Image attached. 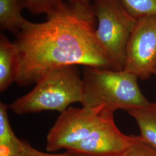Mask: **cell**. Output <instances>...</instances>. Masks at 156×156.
<instances>
[{"label":"cell","mask_w":156,"mask_h":156,"mask_svg":"<svg viewBox=\"0 0 156 156\" xmlns=\"http://www.w3.org/2000/svg\"><path fill=\"white\" fill-rule=\"evenodd\" d=\"M97 19L91 8L64 3L46 20H28L13 42L17 53L15 82L36 83L50 71L82 65L110 69L106 54L95 37Z\"/></svg>","instance_id":"6da1fadb"},{"label":"cell","mask_w":156,"mask_h":156,"mask_svg":"<svg viewBox=\"0 0 156 156\" xmlns=\"http://www.w3.org/2000/svg\"><path fill=\"white\" fill-rule=\"evenodd\" d=\"M82 78L83 107L127 112L151 104L140 89L138 77L124 69L85 66Z\"/></svg>","instance_id":"7a4b0ae2"},{"label":"cell","mask_w":156,"mask_h":156,"mask_svg":"<svg viewBox=\"0 0 156 156\" xmlns=\"http://www.w3.org/2000/svg\"><path fill=\"white\" fill-rule=\"evenodd\" d=\"M35 84L31 91L9 105L13 113L26 115L44 111L62 113L71 104L82 101L83 81L77 66L54 69Z\"/></svg>","instance_id":"3957f363"},{"label":"cell","mask_w":156,"mask_h":156,"mask_svg":"<svg viewBox=\"0 0 156 156\" xmlns=\"http://www.w3.org/2000/svg\"><path fill=\"white\" fill-rule=\"evenodd\" d=\"M97 19L95 37L104 50L110 69L124 70L127 45L137 19L120 0H91Z\"/></svg>","instance_id":"277c9868"},{"label":"cell","mask_w":156,"mask_h":156,"mask_svg":"<svg viewBox=\"0 0 156 156\" xmlns=\"http://www.w3.org/2000/svg\"><path fill=\"white\" fill-rule=\"evenodd\" d=\"M108 109L68 108L62 112L47 135L46 150H67L86 138Z\"/></svg>","instance_id":"5b68a950"},{"label":"cell","mask_w":156,"mask_h":156,"mask_svg":"<svg viewBox=\"0 0 156 156\" xmlns=\"http://www.w3.org/2000/svg\"><path fill=\"white\" fill-rule=\"evenodd\" d=\"M156 67V15L137 19L128 40L124 69L142 80L154 75Z\"/></svg>","instance_id":"8992f818"},{"label":"cell","mask_w":156,"mask_h":156,"mask_svg":"<svg viewBox=\"0 0 156 156\" xmlns=\"http://www.w3.org/2000/svg\"><path fill=\"white\" fill-rule=\"evenodd\" d=\"M114 112L106 109L91 134L67 151L86 156H121L138 136L122 133L115 123Z\"/></svg>","instance_id":"52a82bcc"},{"label":"cell","mask_w":156,"mask_h":156,"mask_svg":"<svg viewBox=\"0 0 156 156\" xmlns=\"http://www.w3.org/2000/svg\"><path fill=\"white\" fill-rule=\"evenodd\" d=\"M17 53L15 45L4 34H0V91L3 92L15 82Z\"/></svg>","instance_id":"ba28073f"},{"label":"cell","mask_w":156,"mask_h":156,"mask_svg":"<svg viewBox=\"0 0 156 156\" xmlns=\"http://www.w3.org/2000/svg\"><path fill=\"white\" fill-rule=\"evenodd\" d=\"M27 0H0V29L16 35L27 20L22 16Z\"/></svg>","instance_id":"9c48e42d"},{"label":"cell","mask_w":156,"mask_h":156,"mask_svg":"<svg viewBox=\"0 0 156 156\" xmlns=\"http://www.w3.org/2000/svg\"><path fill=\"white\" fill-rule=\"evenodd\" d=\"M134 117L140 129V137L156 150V106L151 103L147 106L134 108L127 111Z\"/></svg>","instance_id":"30bf717a"},{"label":"cell","mask_w":156,"mask_h":156,"mask_svg":"<svg viewBox=\"0 0 156 156\" xmlns=\"http://www.w3.org/2000/svg\"><path fill=\"white\" fill-rule=\"evenodd\" d=\"M5 104L0 102V156H18L23 141L18 139L12 129Z\"/></svg>","instance_id":"8fae6325"},{"label":"cell","mask_w":156,"mask_h":156,"mask_svg":"<svg viewBox=\"0 0 156 156\" xmlns=\"http://www.w3.org/2000/svg\"><path fill=\"white\" fill-rule=\"evenodd\" d=\"M127 11L135 18L156 15V0H120Z\"/></svg>","instance_id":"7c38bea8"},{"label":"cell","mask_w":156,"mask_h":156,"mask_svg":"<svg viewBox=\"0 0 156 156\" xmlns=\"http://www.w3.org/2000/svg\"><path fill=\"white\" fill-rule=\"evenodd\" d=\"M64 0H27L26 9L33 15H49L62 5Z\"/></svg>","instance_id":"4fadbf2b"},{"label":"cell","mask_w":156,"mask_h":156,"mask_svg":"<svg viewBox=\"0 0 156 156\" xmlns=\"http://www.w3.org/2000/svg\"><path fill=\"white\" fill-rule=\"evenodd\" d=\"M120 156H156V150L138 136V139Z\"/></svg>","instance_id":"5bb4252c"},{"label":"cell","mask_w":156,"mask_h":156,"mask_svg":"<svg viewBox=\"0 0 156 156\" xmlns=\"http://www.w3.org/2000/svg\"><path fill=\"white\" fill-rule=\"evenodd\" d=\"M18 156H86L67 151L60 154H50L38 151L27 143L23 142L22 150Z\"/></svg>","instance_id":"9a60e30c"},{"label":"cell","mask_w":156,"mask_h":156,"mask_svg":"<svg viewBox=\"0 0 156 156\" xmlns=\"http://www.w3.org/2000/svg\"><path fill=\"white\" fill-rule=\"evenodd\" d=\"M69 4L75 8H90L91 0H68Z\"/></svg>","instance_id":"2e32d148"},{"label":"cell","mask_w":156,"mask_h":156,"mask_svg":"<svg viewBox=\"0 0 156 156\" xmlns=\"http://www.w3.org/2000/svg\"><path fill=\"white\" fill-rule=\"evenodd\" d=\"M154 75H155V76H156V68H155V70H154ZM154 105H155V106H156V102H154Z\"/></svg>","instance_id":"e0dca14e"}]
</instances>
